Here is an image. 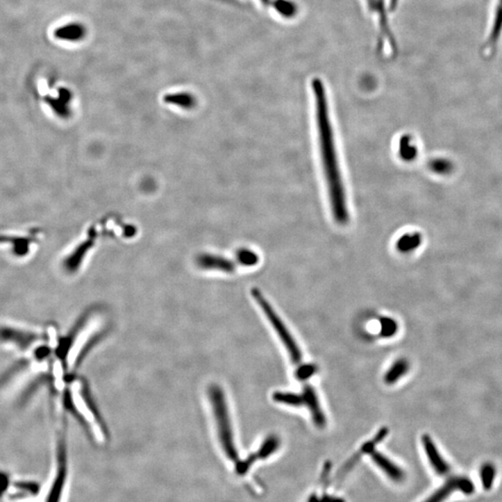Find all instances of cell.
<instances>
[{
  "instance_id": "obj_16",
  "label": "cell",
  "mask_w": 502,
  "mask_h": 502,
  "mask_svg": "<svg viewBox=\"0 0 502 502\" xmlns=\"http://www.w3.org/2000/svg\"><path fill=\"white\" fill-rule=\"evenodd\" d=\"M421 235L413 233V234H407L400 237L397 241L396 249L402 253H410L411 251H415L421 244Z\"/></svg>"
},
{
  "instance_id": "obj_15",
  "label": "cell",
  "mask_w": 502,
  "mask_h": 502,
  "mask_svg": "<svg viewBox=\"0 0 502 502\" xmlns=\"http://www.w3.org/2000/svg\"><path fill=\"white\" fill-rule=\"evenodd\" d=\"M281 448V439L276 435H271L260 444V449L254 455L257 460H265L273 455Z\"/></svg>"
},
{
  "instance_id": "obj_9",
  "label": "cell",
  "mask_w": 502,
  "mask_h": 502,
  "mask_svg": "<svg viewBox=\"0 0 502 502\" xmlns=\"http://www.w3.org/2000/svg\"><path fill=\"white\" fill-rule=\"evenodd\" d=\"M369 455L370 457H371L373 462H374L390 479L396 482H401L405 479V473L402 469L400 468L399 466H397L396 463L392 462L388 458L384 456L383 454H381L380 452L375 451L374 449Z\"/></svg>"
},
{
  "instance_id": "obj_1",
  "label": "cell",
  "mask_w": 502,
  "mask_h": 502,
  "mask_svg": "<svg viewBox=\"0 0 502 502\" xmlns=\"http://www.w3.org/2000/svg\"><path fill=\"white\" fill-rule=\"evenodd\" d=\"M312 89L315 98L321 161L328 187L329 203L335 221L341 226H345L350 221V214L337 155L333 128L329 117L328 95L325 85L319 78H315L312 81Z\"/></svg>"
},
{
  "instance_id": "obj_13",
  "label": "cell",
  "mask_w": 502,
  "mask_h": 502,
  "mask_svg": "<svg viewBox=\"0 0 502 502\" xmlns=\"http://www.w3.org/2000/svg\"><path fill=\"white\" fill-rule=\"evenodd\" d=\"M410 364L408 359H397L387 370L385 375H384V381L388 385H393V384L401 380L405 375H407L408 372L410 371Z\"/></svg>"
},
{
  "instance_id": "obj_14",
  "label": "cell",
  "mask_w": 502,
  "mask_h": 502,
  "mask_svg": "<svg viewBox=\"0 0 502 502\" xmlns=\"http://www.w3.org/2000/svg\"><path fill=\"white\" fill-rule=\"evenodd\" d=\"M388 428H381V429L378 430L377 435H375V437L373 438L372 440L367 442L366 444H364L360 451H359L358 453H356L355 456H353L352 459L350 460V462L347 463V467H351V466H353V463L356 462V460H358L359 458L361 457V455L371 453V452L374 451L375 446H377L378 443H380L381 441L384 440V438H385L386 436L388 435Z\"/></svg>"
},
{
  "instance_id": "obj_2",
  "label": "cell",
  "mask_w": 502,
  "mask_h": 502,
  "mask_svg": "<svg viewBox=\"0 0 502 502\" xmlns=\"http://www.w3.org/2000/svg\"><path fill=\"white\" fill-rule=\"evenodd\" d=\"M208 399L212 411L217 435L222 451L232 462H238V451L235 442L231 416L226 394L218 384H211L208 389Z\"/></svg>"
},
{
  "instance_id": "obj_18",
  "label": "cell",
  "mask_w": 502,
  "mask_h": 502,
  "mask_svg": "<svg viewBox=\"0 0 502 502\" xmlns=\"http://www.w3.org/2000/svg\"><path fill=\"white\" fill-rule=\"evenodd\" d=\"M164 101L167 103L174 104V106H181L183 108H192V107L196 106V98L187 92L167 94L165 96Z\"/></svg>"
},
{
  "instance_id": "obj_11",
  "label": "cell",
  "mask_w": 502,
  "mask_h": 502,
  "mask_svg": "<svg viewBox=\"0 0 502 502\" xmlns=\"http://www.w3.org/2000/svg\"><path fill=\"white\" fill-rule=\"evenodd\" d=\"M87 35L86 27L78 23L67 24L55 29L54 37L57 40L76 42L84 40Z\"/></svg>"
},
{
  "instance_id": "obj_7",
  "label": "cell",
  "mask_w": 502,
  "mask_h": 502,
  "mask_svg": "<svg viewBox=\"0 0 502 502\" xmlns=\"http://www.w3.org/2000/svg\"><path fill=\"white\" fill-rule=\"evenodd\" d=\"M301 394H303V405H306L308 408L310 413H311L312 419L315 426L319 428V429H323L326 425V418L314 387L311 385L304 386Z\"/></svg>"
},
{
  "instance_id": "obj_20",
  "label": "cell",
  "mask_w": 502,
  "mask_h": 502,
  "mask_svg": "<svg viewBox=\"0 0 502 502\" xmlns=\"http://www.w3.org/2000/svg\"><path fill=\"white\" fill-rule=\"evenodd\" d=\"M480 477H481V481L483 487L485 490H490L493 487L494 480L496 477V467L492 463L487 462L482 465L480 469Z\"/></svg>"
},
{
  "instance_id": "obj_22",
  "label": "cell",
  "mask_w": 502,
  "mask_h": 502,
  "mask_svg": "<svg viewBox=\"0 0 502 502\" xmlns=\"http://www.w3.org/2000/svg\"><path fill=\"white\" fill-rule=\"evenodd\" d=\"M237 262L244 266H254L259 262V256L249 249H241L237 252Z\"/></svg>"
},
{
  "instance_id": "obj_19",
  "label": "cell",
  "mask_w": 502,
  "mask_h": 502,
  "mask_svg": "<svg viewBox=\"0 0 502 502\" xmlns=\"http://www.w3.org/2000/svg\"><path fill=\"white\" fill-rule=\"evenodd\" d=\"M399 153L400 156L405 161H410L415 159L417 147L410 136H404L401 139V141H400Z\"/></svg>"
},
{
  "instance_id": "obj_8",
  "label": "cell",
  "mask_w": 502,
  "mask_h": 502,
  "mask_svg": "<svg viewBox=\"0 0 502 502\" xmlns=\"http://www.w3.org/2000/svg\"><path fill=\"white\" fill-rule=\"evenodd\" d=\"M422 444L425 453L429 459L430 465H432L433 471L439 476H446L451 471L449 463L441 456L435 444L433 443L432 437L429 435H424L421 437Z\"/></svg>"
},
{
  "instance_id": "obj_3",
  "label": "cell",
  "mask_w": 502,
  "mask_h": 502,
  "mask_svg": "<svg viewBox=\"0 0 502 502\" xmlns=\"http://www.w3.org/2000/svg\"><path fill=\"white\" fill-rule=\"evenodd\" d=\"M251 294L254 300L259 304L260 308L262 309L263 314L267 317L269 322L273 326L276 334L278 335L279 338H281L282 344L286 347L293 363H300L301 358H303V353H301L297 342H296L295 339L293 338L292 333H290L281 317L274 311L273 306L269 303V301L266 300L265 296L262 295V293L260 292L259 289H256V287L252 289Z\"/></svg>"
},
{
  "instance_id": "obj_10",
  "label": "cell",
  "mask_w": 502,
  "mask_h": 502,
  "mask_svg": "<svg viewBox=\"0 0 502 502\" xmlns=\"http://www.w3.org/2000/svg\"><path fill=\"white\" fill-rule=\"evenodd\" d=\"M197 265L204 270L219 271L224 273H233L235 270L234 262L216 255H202L197 259Z\"/></svg>"
},
{
  "instance_id": "obj_12",
  "label": "cell",
  "mask_w": 502,
  "mask_h": 502,
  "mask_svg": "<svg viewBox=\"0 0 502 502\" xmlns=\"http://www.w3.org/2000/svg\"><path fill=\"white\" fill-rule=\"evenodd\" d=\"M260 2L265 7L278 13L281 17L292 19L297 15V6L290 0H260Z\"/></svg>"
},
{
  "instance_id": "obj_6",
  "label": "cell",
  "mask_w": 502,
  "mask_h": 502,
  "mask_svg": "<svg viewBox=\"0 0 502 502\" xmlns=\"http://www.w3.org/2000/svg\"><path fill=\"white\" fill-rule=\"evenodd\" d=\"M455 490L462 491L466 495H471L474 492V483L466 477H454V478L449 479L444 487L439 488L424 502H443Z\"/></svg>"
},
{
  "instance_id": "obj_26",
  "label": "cell",
  "mask_w": 502,
  "mask_h": 502,
  "mask_svg": "<svg viewBox=\"0 0 502 502\" xmlns=\"http://www.w3.org/2000/svg\"><path fill=\"white\" fill-rule=\"evenodd\" d=\"M0 480H2V481H3V482H4V484H6V485H7V480H6V477H2V476H0Z\"/></svg>"
},
{
  "instance_id": "obj_24",
  "label": "cell",
  "mask_w": 502,
  "mask_h": 502,
  "mask_svg": "<svg viewBox=\"0 0 502 502\" xmlns=\"http://www.w3.org/2000/svg\"><path fill=\"white\" fill-rule=\"evenodd\" d=\"M317 371V367L315 364H303L296 370L295 376L299 380L304 381L312 377Z\"/></svg>"
},
{
  "instance_id": "obj_5",
  "label": "cell",
  "mask_w": 502,
  "mask_h": 502,
  "mask_svg": "<svg viewBox=\"0 0 502 502\" xmlns=\"http://www.w3.org/2000/svg\"><path fill=\"white\" fill-rule=\"evenodd\" d=\"M57 470L47 502H61L62 491L68 473L67 430L65 426L59 430L56 449Z\"/></svg>"
},
{
  "instance_id": "obj_23",
  "label": "cell",
  "mask_w": 502,
  "mask_h": 502,
  "mask_svg": "<svg viewBox=\"0 0 502 502\" xmlns=\"http://www.w3.org/2000/svg\"><path fill=\"white\" fill-rule=\"evenodd\" d=\"M430 169L435 174H448L452 171V164L446 158L433 159L430 163Z\"/></svg>"
},
{
  "instance_id": "obj_17",
  "label": "cell",
  "mask_w": 502,
  "mask_h": 502,
  "mask_svg": "<svg viewBox=\"0 0 502 502\" xmlns=\"http://www.w3.org/2000/svg\"><path fill=\"white\" fill-rule=\"evenodd\" d=\"M273 400L278 404L290 405V407H301L303 405V394L290 393V392H274Z\"/></svg>"
},
{
  "instance_id": "obj_21",
  "label": "cell",
  "mask_w": 502,
  "mask_h": 502,
  "mask_svg": "<svg viewBox=\"0 0 502 502\" xmlns=\"http://www.w3.org/2000/svg\"><path fill=\"white\" fill-rule=\"evenodd\" d=\"M380 335L383 338H392L399 332V323L394 318L383 317L380 320Z\"/></svg>"
},
{
  "instance_id": "obj_4",
  "label": "cell",
  "mask_w": 502,
  "mask_h": 502,
  "mask_svg": "<svg viewBox=\"0 0 502 502\" xmlns=\"http://www.w3.org/2000/svg\"><path fill=\"white\" fill-rule=\"evenodd\" d=\"M48 338L47 334L12 325L0 326V344L26 353Z\"/></svg>"
},
{
  "instance_id": "obj_25",
  "label": "cell",
  "mask_w": 502,
  "mask_h": 502,
  "mask_svg": "<svg viewBox=\"0 0 502 502\" xmlns=\"http://www.w3.org/2000/svg\"><path fill=\"white\" fill-rule=\"evenodd\" d=\"M321 502H345V501H342V499L328 498V499H325V501H323Z\"/></svg>"
}]
</instances>
